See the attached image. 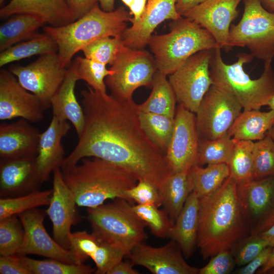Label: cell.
<instances>
[{
	"mask_svg": "<svg viewBox=\"0 0 274 274\" xmlns=\"http://www.w3.org/2000/svg\"><path fill=\"white\" fill-rule=\"evenodd\" d=\"M124 45L122 37H105L85 46V57L105 65H111Z\"/></svg>",
	"mask_w": 274,
	"mask_h": 274,
	"instance_id": "b9f144b4",
	"label": "cell"
},
{
	"mask_svg": "<svg viewBox=\"0 0 274 274\" xmlns=\"http://www.w3.org/2000/svg\"><path fill=\"white\" fill-rule=\"evenodd\" d=\"M212 51L204 50L193 54L169 76L177 101L194 113L213 85L210 72Z\"/></svg>",
	"mask_w": 274,
	"mask_h": 274,
	"instance_id": "8fae6325",
	"label": "cell"
},
{
	"mask_svg": "<svg viewBox=\"0 0 274 274\" xmlns=\"http://www.w3.org/2000/svg\"><path fill=\"white\" fill-rule=\"evenodd\" d=\"M63 180L78 207L94 208L108 199H126L125 192L138 180L118 165L96 157H85L61 170Z\"/></svg>",
	"mask_w": 274,
	"mask_h": 274,
	"instance_id": "3957f363",
	"label": "cell"
},
{
	"mask_svg": "<svg viewBox=\"0 0 274 274\" xmlns=\"http://www.w3.org/2000/svg\"><path fill=\"white\" fill-rule=\"evenodd\" d=\"M263 7L269 12L274 13V0H260Z\"/></svg>",
	"mask_w": 274,
	"mask_h": 274,
	"instance_id": "6f0895ef",
	"label": "cell"
},
{
	"mask_svg": "<svg viewBox=\"0 0 274 274\" xmlns=\"http://www.w3.org/2000/svg\"><path fill=\"white\" fill-rule=\"evenodd\" d=\"M274 124V111H243L227 134L236 141H257L263 139Z\"/></svg>",
	"mask_w": 274,
	"mask_h": 274,
	"instance_id": "83f0119b",
	"label": "cell"
},
{
	"mask_svg": "<svg viewBox=\"0 0 274 274\" xmlns=\"http://www.w3.org/2000/svg\"><path fill=\"white\" fill-rule=\"evenodd\" d=\"M24 237V228L18 215L0 220L1 256L17 254Z\"/></svg>",
	"mask_w": 274,
	"mask_h": 274,
	"instance_id": "ab89813d",
	"label": "cell"
},
{
	"mask_svg": "<svg viewBox=\"0 0 274 274\" xmlns=\"http://www.w3.org/2000/svg\"><path fill=\"white\" fill-rule=\"evenodd\" d=\"M259 235L265 238L269 243L270 246H274V224Z\"/></svg>",
	"mask_w": 274,
	"mask_h": 274,
	"instance_id": "11a10c76",
	"label": "cell"
},
{
	"mask_svg": "<svg viewBox=\"0 0 274 274\" xmlns=\"http://www.w3.org/2000/svg\"><path fill=\"white\" fill-rule=\"evenodd\" d=\"M52 193V189L39 190L16 197L1 198L0 220L41 206H48Z\"/></svg>",
	"mask_w": 274,
	"mask_h": 274,
	"instance_id": "74e56055",
	"label": "cell"
},
{
	"mask_svg": "<svg viewBox=\"0 0 274 274\" xmlns=\"http://www.w3.org/2000/svg\"><path fill=\"white\" fill-rule=\"evenodd\" d=\"M147 0H134L129 8L130 14L133 15L129 21L131 23L139 21L143 15L146 8Z\"/></svg>",
	"mask_w": 274,
	"mask_h": 274,
	"instance_id": "f907efd6",
	"label": "cell"
},
{
	"mask_svg": "<svg viewBox=\"0 0 274 274\" xmlns=\"http://www.w3.org/2000/svg\"><path fill=\"white\" fill-rule=\"evenodd\" d=\"M190 173L193 192L201 198L215 192L230 176L226 163L208 164L205 167L195 164Z\"/></svg>",
	"mask_w": 274,
	"mask_h": 274,
	"instance_id": "d6a6232c",
	"label": "cell"
},
{
	"mask_svg": "<svg viewBox=\"0 0 274 274\" xmlns=\"http://www.w3.org/2000/svg\"><path fill=\"white\" fill-rule=\"evenodd\" d=\"M78 80L72 63L67 68L63 81L52 97L50 104L53 116L71 122L79 137L84 128L85 117L82 106L78 102L75 94L76 84Z\"/></svg>",
	"mask_w": 274,
	"mask_h": 274,
	"instance_id": "484cf974",
	"label": "cell"
},
{
	"mask_svg": "<svg viewBox=\"0 0 274 274\" xmlns=\"http://www.w3.org/2000/svg\"><path fill=\"white\" fill-rule=\"evenodd\" d=\"M249 235L259 234L274 224V175L238 185Z\"/></svg>",
	"mask_w": 274,
	"mask_h": 274,
	"instance_id": "4fadbf2b",
	"label": "cell"
},
{
	"mask_svg": "<svg viewBox=\"0 0 274 274\" xmlns=\"http://www.w3.org/2000/svg\"><path fill=\"white\" fill-rule=\"evenodd\" d=\"M75 196L65 183L61 168L53 172V188L47 215L53 226V238L69 249L72 226L81 220Z\"/></svg>",
	"mask_w": 274,
	"mask_h": 274,
	"instance_id": "2e32d148",
	"label": "cell"
},
{
	"mask_svg": "<svg viewBox=\"0 0 274 274\" xmlns=\"http://www.w3.org/2000/svg\"><path fill=\"white\" fill-rule=\"evenodd\" d=\"M190 170L172 173L160 190L162 206L174 224L193 191Z\"/></svg>",
	"mask_w": 274,
	"mask_h": 274,
	"instance_id": "f1b7e54d",
	"label": "cell"
},
{
	"mask_svg": "<svg viewBox=\"0 0 274 274\" xmlns=\"http://www.w3.org/2000/svg\"><path fill=\"white\" fill-rule=\"evenodd\" d=\"M254 142L236 141L227 163L230 176L238 185L247 184L253 180L252 150Z\"/></svg>",
	"mask_w": 274,
	"mask_h": 274,
	"instance_id": "e575fe53",
	"label": "cell"
},
{
	"mask_svg": "<svg viewBox=\"0 0 274 274\" xmlns=\"http://www.w3.org/2000/svg\"><path fill=\"white\" fill-rule=\"evenodd\" d=\"M242 109L231 95L212 85L195 113L199 140H213L227 134Z\"/></svg>",
	"mask_w": 274,
	"mask_h": 274,
	"instance_id": "30bf717a",
	"label": "cell"
},
{
	"mask_svg": "<svg viewBox=\"0 0 274 274\" xmlns=\"http://www.w3.org/2000/svg\"><path fill=\"white\" fill-rule=\"evenodd\" d=\"M142 127L149 139L160 150L166 152L173 135L175 117L139 111Z\"/></svg>",
	"mask_w": 274,
	"mask_h": 274,
	"instance_id": "836d02e7",
	"label": "cell"
},
{
	"mask_svg": "<svg viewBox=\"0 0 274 274\" xmlns=\"http://www.w3.org/2000/svg\"><path fill=\"white\" fill-rule=\"evenodd\" d=\"M132 17L123 7L111 12L102 10L98 4L74 22L61 26H47L45 33L56 43L61 65L68 68L74 55L93 41L105 37H121Z\"/></svg>",
	"mask_w": 274,
	"mask_h": 274,
	"instance_id": "277c9868",
	"label": "cell"
},
{
	"mask_svg": "<svg viewBox=\"0 0 274 274\" xmlns=\"http://www.w3.org/2000/svg\"><path fill=\"white\" fill-rule=\"evenodd\" d=\"M267 134L274 141V124L271 128L268 130Z\"/></svg>",
	"mask_w": 274,
	"mask_h": 274,
	"instance_id": "91938a15",
	"label": "cell"
},
{
	"mask_svg": "<svg viewBox=\"0 0 274 274\" xmlns=\"http://www.w3.org/2000/svg\"><path fill=\"white\" fill-rule=\"evenodd\" d=\"M176 4V0H147L141 18L123 31L121 37L124 45L143 49L159 24L166 20L175 21L182 17L177 11Z\"/></svg>",
	"mask_w": 274,
	"mask_h": 274,
	"instance_id": "7402d4cb",
	"label": "cell"
},
{
	"mask_svg": "<svg viewBox=\"0 0 274 274\" xmlns=\"http://www.w3.org/2000/svg\"><path fill=\"white\" fill-rule=\"evenodd\" d=\"M23 266L30 274H90L95 269L84 264H70L50 259L37 260L18 254Z\"/></svg>",
	"mask_w": 274,
	"mask_h": 274,
	"instance_id": "8d00e7d4",
	"label": "cell"
},
{
	"mask_svg": "<svg viewBox=\"0 0 274 274\" xmlns=\"http://www.w3.org/2000/svg\"><path fill=\"white\" fill-rule=\"evenodd\" d=\"M80 94L84 128L61 169L70 168L85 157L98 158L121 167L138 181H150L160 190L172 172L165 153L143 130L138 105L132 99L101 93L90 86Z\"/></svg>",
	"mask_w": 274,
	"mask_h": 274,
	"instance_id": "6da1fadb",
	"label": "cell"
},
{
	"mask_svg": "<svg viewBox=\"0 0 274 274\" xmlns=\"http://www.w3.org/2000/svg\"><path fill=\"white\" fill-rule=\"evenodd\" d=\"M6 0H0V4H3Z\"/></svg>",
	"mask_w": 274,
	"mask_h": 274,
	"instance_id": "6125c7cd",
	"label": "cell"
},
{
	"mask_svg": "<svg viewBox=\"0 0 274 274\" xmlns=\"http://www.w3.org/2000/svg\"><path fill=\"white\" fill-rule=\"evenodd\" d=\"M133 1L134 0H121V1L128 8L131 5Z\"/></svg>",
	"mask_w": 274,
	"mask_h": 274,
	"instance_id": "94428289",
	"label": "cell"
},
{
	"mask_svg": "<svg viewBox=\"0 0 274 274\" xmlns=\"http://www.w3.org/2000/svg\"><path fill=\"white\" fill-rule=\"evenodd\" d=\"M244 0H207L182 16L207 30L221 49L227 50L231 23L238 15L237 7Z\"/></svg>",
	"mask_w": 274,
	"mask_h": 274,
	"instance_id": "ac0fdd59",
	"label": "cell"
},
{
	"mask_svg": "<svg viewBox=\"0 0 274 274\" xmlns=\"http://www.w3.org/2000/svg\"><path fill=\"white\" fill-rule=\"evenodd\" d=\"M76 264H84L90 258L96 266L95 273L106 274L126 254L119 249L100 240L85 230L71 233L68 249Z\"/></svg>",
	"mask_w": 274,
	"mask_h": 274,
	"instance_id": "44dd1931",
	"label": "cell"
},
{
	"mask_svg": "<svg viewBox=\"0 0 274 274\" xmlns=\"http://www.w3.org/2000/svg\"><path fill=\"white\" fill-rule=\"evenodd\" d=\"M244 10L237 24H231L228 47H247L254 57L264 62L274 57V13L260 0H244Z\"/></svg>",
	"mask_w": 274,
	"mask_h": 274,
	"instance_id": "ba28073f",
	"label": "cell"
},
{
	"mask_svg": "<svg viewBox=\"0 0 274 274\" xmlns=\"http://www.w3.org/2000/svg\"><path fill=\"white\" fill-rule=\"evenodd\" d=\"M110 69L113 73L105 79L107 87L112 95L125 99H132L134 91L140 87H151L157 71L154 57L149 52L125 45Z\"/></svg>",
	"mask_w": 274,
	"mask_h": 274,
	"instance_id": "9c48e42d",
	"label": "cell"
},
{
	"mask_svg": "<svg viewBox=\"0 0 274 274\" xmlns=\"http://www.w3.org/2000/svg\"><path fill=\"white\" fill-rule=\"evenodd\" d=\"M170 31L152 35L148 45L154 54L157 70L170 75L193 54L219 47L213 36L206 29L184 17L173 21Z\"/></svg>",
	"mask_w": 274,
	"mask_h": 274,
	"instance_id": "8992f818",
	"label": "cell"
},
{
	"mask_svg": "<svg viewBox=\"0 0 274 274\" xmlns=\"http://www.w3.org/2000/svg\"><path fill=\"white\" fill-rule=\"evenodd\" d=\"M55 41L46 33H38L33 38L17 43L1 52L0 66L35 55L57 52Z\"/></svg>",
	"mask_w": 274,
	"mask_h": 274,
	"instance_id": "1f68e13d",
	"label": "cell"
},
{
	"mask_svg": "<svg viewBox=\"0 0 274 274\" xmlns=\"http://www.w3.org/2000/svg\"><path fill=\"white\" fill-rule=\"evenodd\" d=\"M46 210L35 208L18 215L24 230L23 242L17 254H34L76 264L70 251L52 238L45 229Z\"/></svg>",
	"mask_w": 274,
	"mask_h": 274,
	"instance_id": "9a60e30c",
	"label": "cell"
},
{
	"mask_svg": "<svg viewBox=\"0 0 274 274\" xmlns=\"http://www.w3.org/2000/svg\"><path fill=\"white\" fill-rule=\"evenodd\" d=\"M67 70L60 63L57 52H54L40 55L25 66L13 65L9 71L46 110L51 107V99L63 81Z\"/></svg>",
	"mask_w": 274,
	"mask_h": 274,
	"instance_id": "7c38bea8",
	"label": "cell"
},
{
	"mask_svg": "<svg viewBox=\"0 0 274 274\" xmlns=\"http://www.w3.org/2000/svg\"><path fill=\"white\" fill-rule=\"evenodd\" d=\"M253 180L274 175V141L267 134L254 143Z\"/></svg>",
	"mask_w": 274,
	"mask_h": 274,
	"instance_id": "7bdbcfd3",
	"label": "cell"
},
{
	"mask_svg": "<svg viewBox=\"0 0 274 274\" xmlns=\"http://www.w3.org/2000/svg\"><path fill=\"white\" fill-rule=\"evenodd\" d=\"M132 206L126 199L116 198L112 202L88 209L86 217L92 233L126 256L147 236L146 226Z\"/></svg>",
	"mask_w": 274,
	"mask_h": 274,
	"instance_id": "52a82bcc",
	"label": "cell"
},
{
	"mask_svg": "<svg viewBox=\"0 0 274 274\" xmlns=\"http://www.w3.org/2000/svg\"><path fill=\"white\" fill-rule=\"evenodd\" d=\"M41 133L21 118L0 125V160L37 156Z\"/></svg>",
	"mask_w": 274,
	"mask_h": 274,
	"instance_id": "603a6c76",
	"label": "cell"
},
{
	"mask_svg": "<svg viewBox=\"0 0 274 274\" xmlns=\"http://www.w3.org/2000/svg\"><path fill=\"white\" fill-rule=\"evenodd\" d=\"M235 142L228 134L213 140H199L196 164H227Z\"/></svg>",
	"mask_w": 274,
	"mask_h": 274,
	"instance_id": "d590c367",
	"label": "cell"
},
{
	"mask_svg": "<svg viewBox=\"0 0 274 274\" xmlns=\"http://www.w3.org/2000/svg\"><path fill=\"white\" fill-rule=\"evenodd\" d=\"M71 12L75 20H77L90 11L99 0H64Z\"/></svg>",
	"mask_w": 274,
	"mask_h": 274,
	"instance_id": "681fc988",
	"label": "cell"
},
{
	"mask_svg": "<svg viewBox=\"0 0 274 274\" xmlns=\"http://www.w3.org/2000/svg\"><path fill=\"white\" fill-rule=\"evenodd\" d=\"M70 129L67 121L53 116L48 128L41 133L36 160L43 182L56 168H61L65 157L61 140Z\"/></svg>",
	"mask_w": 274,
	"mask_h": 274,
	"instance_id": "cb8c5ba5",
	"label": "cell"
},
{
	"mask_svg": "<svg viewBox=\"0 0 274 274\" xmlns=\"http://www.w3.org/2000/svg\"><path fill=\"white\" fill-rule=\"evenodd\" d=\"M268 246H270L269 243L261 235H249L236 243L230 250L236 265L244 266Z\"/></svg>",
	"mask_w": 274,
	"mask_h": 274,
	"instance_id": "ee69618b",
	"label": "cell"
},
{
	"mask_svg": "<svg viewBox=\"0 0 274 274\" xmlns=\"http://www.w3.org/2000/svg\"><path fill=\"white\" fill-rule=\"evenodd\" d=\"M126 200L132 203L152 204L158 208L162 206V198L159 189L150 181L141 180L125 192Z\"/></svg>",
	"mask_w": 274,
	"mask_h": 274,
	"instance_id": "f6af8a7d",
	"label": "cell"
},
{
	"mask_svg": "<svg viewBox=\"0 0 274 274\" xmlns=\"http://www.w3.org/2000/svg\"><path fill=\"white\" fill-rule=\"evenodd\" d=\"M1 274H30L22 264L18 254L0 256Z\"/></svg>",
	"mask_w": 274,
	"mask_h": 274,
	"instance_id": "7dc6e473",
	"label": "cell"
},
{
	"mask_svg": "<svg viewBox=\"0 0 274 274\" xmlns=\"http://www.w3.org/2000/svg\"><path fill=\"white\" fill-rule=\"evenodd\" d=\"M126 256L133 265L143 266L153 274H198V269L185 260L177 243L154 247L142 243Z\"/></svg>",
	"mask_w": 274,
	"mask_h": 274,
	"instance_id": "d6986e66",
	"label": "cell"
},
{
	"mask_svg": "<svg viewBox=\"0 0 274 274\" xmlns=\"http://www.w3.org/2000/svg\"><path fill=\"white\" fill-rule=\"evenodd\" d=\"M206 1L207 0H176V9L181 16L184 12Z\"/></svg>",
	"mask_w": 274,
	"mask_h": 274,
	"instance_id": "f5cc1de1",
	"label": "cell"
},
{
	"mask_svg": "<svg viewBox=\"0 0 274 274\" xmlns=\"http://www.w3.org/2000/svg\"><path fill=\"white\" fill-rule=\"evenodd\" d=\"M45 109L39 99L24 88L10 71H0V119H24L37 123L44 118Z\"/></svg>",
	"mask_w": 274,
	"mask_h": 274,
	"instance_id": "e0dca14e",
	"label": "cell"
},
{
	"mask_svg": "<svg viewBox=\"0 0 274 274\" xmlns=\"http://www.w3.org/2000/svg\"><path fill=\"white\" fill-rule=\"evenodd\" d=\"M272 270L274 272V246H272V251L269 259L265 264L257 271L258 273H265Z\"/></svg>",
	"mask_w": 274,
	"mask_h": 274,
	"instance_id": "db71d44e",
	"label": "cell"
},
{
	"mask_svg": "<svg viewBox=\"0 0 274 274\" xmlns=\"http://www.w3.org/2000/svg\"><path fill=\"white\" fill-rule=\"evenodd\" d=\"M221 48L213 49L210 64L213 85L225 90L239 103L243 111L259 110L266 106L274 95V72L271 62L264 63L261 76L252 79L244 69L245 64L250 63L253 55L239 53L236 61L225 63L222 57Z\"/></svg>",
	"mask_w": 274,
	"mask_h": 274,
	"instance_id": "5b68a950",
	"label": "cell"
},
{
	"mask_svg": "<svg viewBox=\"0 0 274 274\" xmlns=\"http://www.w3.org/2000/svg\"><path fill=\"white\" fill-rule=\"evenodd\" d=\"M0 27L1 52L36 36L37 30L46 24L40 16L28 13L13 15Z\"/></svg>",
	"mask_w": 274,
	"mask_h": 274,
	"instance_id": "f546056e",
	"label": "cell"
},
{
	"mask_svg": "<svg viewBox=\"0 0 274 274\" xmlns=\"http://www.w3.org/2000/svg\"><path fill=\"white\" fill-rule=\"evenodd\" d=\"M135 213L150 229L155 236L167 237L168 233L174 223L164 209L152 204L132 205Z\"/></svg>",
	"mask_w": 274,
	"mask_h": 274,
	"instance_id": "60d3db41",
	"label": "cell"
},
{
	"mask_svg": "<svg viewBox=\"0 0 274 274\" xmlns=\"http://www.w3.org/2000/svg\"><path fill=\"white\" fill-rule=\"evenodd\" d=\"M173 135L165 152L172 173L189 170L196 164L199 138L195 113L179 104Z\"/></svg>",
	"mask_w": 274,
	"mask_h": 274,
	"instance_id": "5bb4252c",
	"label": "cell"
},
{
	"mask_svg": "<svg viewBox=\"0 0 274 274\" xmlns=\"http://www.w3.org/2000/svg\"><path fill=\"white\" fill-rule=\"evenodd\" d=\"M235 265L230 250H224L212 257L206 265L199 268L198 274H228Z\"/></svg>",
	"mask_w": 274,
	"mask_h": 274,
	"instance_id": "bcb514c9",
	"label": "cell"
},
{
	"mask_svg": "<svg viewBox=\"0 0 274 274\" xmlns=\"http://www.w3.org/2000/svg\"><path fill=\"white\" fill-rule=\"evenodd\" d=\"M272 249V246L266 247L248 263L236 269L233 273L236 274L255 273L267 262L270 257Z\"/></svg>",
	"mask_w": 274,
	"mask_h": 274,
	"instance_id": "c3c4849f",
	"label": "cell"
},
{
	"mask_svg": "<svg viewBox=\"0 0 274 274\" xmlns=\"http://www.w3.org/2000/svg\"><path fill=\"white\" fill-rule=\"evenodd\" d=\"M199 202V197L192 191L167 235V237L178 244L187 258L197 247Z\"/></svg>",
	"mask_w": 274,
	"mask_h": 274,
	"instance_id": "4316f807",
	"label": "cell"
},
{
	"mask_svg": "<svg viewBox=\"0 0 274 274\" xmlns=\"http://www.w3.org/2000/svg\"><path fill=\"white\" fill-rule=\"evenodd\" d=\"M266 106H268L270 110L274 111V95L268 100Z\"/></svg>",
	"mask_w": 274,
	"mask_h": 274,
	"instance_id": "680465c9",
	"label": "cell"
},
{
	"mask_svg": "<svg viewBox=\"0 0 274 274\" xmlns=\"http://www.w3.org/2000/svg\"><path fill=\"white\" fill-rule=\"evenodd\" d=\"M36 156L0 160V197L8 198L40 190L43 183Z\"/></svg>",
	"mask_w": 274,
	"mask_h": 274,
	"instance_id": "ffe728a7",
	"label": "cell"
},
{
	"mask_svg": "<svg viewBox=\"0 0 274 274\" xmlns=\"http://www.w3.org/2000/svg\"><path fill=\"white\" fill-rule=\"evenodd\" d=\"M78 79L85 81L93 90L107 93L106 78L113 73L106 65L81 56H78L72 63Z\"/></svg>",
	"mask_w": 274,
	"mask_h": 274,
	"instance_id": "f35d334b",
	"label": "cell"
},
{
	"mask_svg": "<svg viewBox=\"0 0 274 274\" xmlns=\"http://www.w3.org/2000/svg\"><path fill=\"white\" fill-rule=\"evenodd\" d=\"M133 264L130 261L123 260L114 265L107 274H139L140 272L133 268Z\"/></svg>",
	"mask_w": 274,
	"mask_h": 274,
	"instance_id": "816d5d0a",
	"label": "cell"
},
{
	"mask_svg": "<svg viewBox=\"0 0 274 274\" xmlns=\"http://www.w3.org/2000/svg\"><path fill=\"white\" fill-rule=\"evenodd\" d=\"M152 87L148 98L138 105L139 111L175 117L177 101L166 75L157 70L154 75Z\"/></svg>",
	"mask_w": 274,
	"mask_h": 274,
	"instance_id": "4dcf8cb0",
	"label": "cell"
},
{
	"mask_svg": "<svg viewBox=\"0 0 274 274\" xmlns=\"http://www.w3.org/2000/svg\"><path fill=\"white\" fill-rule=\"evenodd\" d=\"M28 13L41 17L52 26H61L75 19L64 0H11L0 10L1 18Z\"/></svg>",
	"mask_w": 274,
	"mask_h": 274,
	"instance_id": "d4e9b609",
	"label": "cell"
},
{
	"mask_svg": "<svg viewBox=\"0 0 274 274\" xmlns=\"http://www.w3.org/2000/svg\"><path fill=\"white\" fill-rule=\"evenodd\" d=\"M100 8L106 12L114 10L115 0H99Z\"/></svg>",
	"mask_w": 274,
	"mask_h": 274,
	"instance_id": "9f6ffc18",
	"label": "cell"
},
{
	"mask_svg": "<svg viewBox=\"0 0 274 274\" xmlns=\"http://www.w3.org/2000/svg\"><path fill=\"white\" fill-rule=\"evenodd\" d=\"M199 199L197 247L203 259L230 250L249 235L238 185L231 176L215 192Z\"/></svg>",
	"mask_w": 274,
	"mask_h": 274,
	"instance_id": "7a4b0ae2",
	"label": "cell"
}]
</instances>
